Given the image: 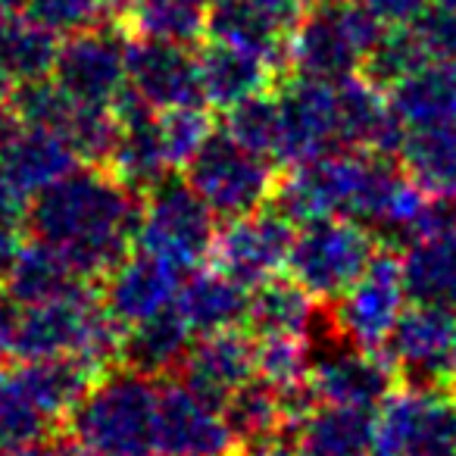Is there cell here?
Segmentation results:
<instances>
[{"instance_id":"cell-32","label":"cell","mask_w":456,"mask_h":456,"mask_svg":"<svg viewBox=\"0 0 456 456\" xmlns=\"http://www.w3.org/2000/svg\"><path fill=\"white\" fill-rule=\"evenodd\" d=\"M319 319L316 297L294 279H269L254 288L248 306V329L256 338L266 335H306Z\"/></svg>"},{"instance_id":"cell-15","label":"cell","mask_w":456,"mask_h":456,"mask_svg":"<svg viewBox=\"0 0 456 456\" xmlns=\"http://www.w3.org/2000/svg\"><path fill=\"white\" fill-rule=\"evenodd\" d=\"M385 354L394 360L406 385L453 387L456 310L431 304L403 310L385 341Z\"/></svg>"},{"instance_id":"cell-37","label":"cell","mask_w":456,"mask_h":456,"mask_svg":"<svg viewBox=\"0 0 456 456\" xmlns=\"http://www.w3.org/2000/svg\"><path fill=\"white\" fill-rule=\"evenodd\" d=\"M225 132L235 141H241L248 151L260 153V157L279 163L281 153V107L279 97L273 91L250 97V101L238 103V107L225 110Z\"/></svg>"},{"instance_id":"cell-10","label":"cell","mask_w":456,"mask_h":456,"mask_svg":"<svg viewBox=\"0 0 456 456\" xmlns=\"http://www.w3.org/2000/svg\"><path fill=\"white\" fill-rule=\"evenodd\" d=\"M128 47L132 32L116 20L78 28L60 41L51 78L72 103L113 110L128 88Z\"/></svg>"},{"instance_id":"cell-47","label":"cell","mask_w":456,"mask_h":456,"mask_svg":"<svg viewBox=\"0 0 456 456\" xmlns=\"http://www.w3.org/2000/svg\"><path fill=\"white\" fill-rule=\"evenodd\" d=\"M53 456H97V453H91V450L82 447L78 441H69V444H63V447H53Z\"/></svg>"},{"instance_id":"cell-19","label":"cell","mask_w":456,"mask_h":456,"mask_svg":"<svg viewBox=\"0 0 456 456\" xmlns=\"http://www.w3.org/2000/svg\"><path fill=\"white\" fill-rule=\"evenodd\" d=\"M128 88L157 113L203 103L197 53L172 41L134 38L128 47Z\"/></svg>"},{"instance_id":"cell-9","label":"cell","mask_w":456,"mask_h":456,"mask_svg":"<svg viewBox=\"0 0 456 456\" xmlns=\"http://www.w3.org/2000/svg\"><path fill=\"white\" fill-rule=\"evenodd\" d=\"M184 172L188 184L219 219H235L269 207L279 188V169L273 159L248 151L225 128L209 134Z\"/></svg>"},{"instance_id":"cell-29","label":"cell","mask_w":456,"mask_h":456,"mask_svg":"<svg viewBox=\"0 0 456 456\" xmlns=\"http://www.w3.org/2000/svg\"><path fill=\"white\" fill-rule=\"evenodd\" d=\"M57 53L60 35L32 20L26 10L0 16V82L16 88L47 78L57 63Z\"/></svg>"},{"instance_id":"cell-41","label":"cell","mask_w":456,"mask_h":456,"mask_svg":"<svg viewBox=\"0 0 456 456\" xmlns=\"http://www.w3.org/2000/svg\"><path fill=\"white\" fill-rule=\"evenodd\" d=\"M412 28L431 60H456V7L447 4H441L437 10L428 7L412 22Z\"/></svg>"},{"instance_id":"cell-39","label":"cell","mask_w":456,"mask_h":456,"mask_svg":"<svg viewBox=\"0 0 456 456\" xmlns=\"http://www.w3.org/2000/svg\"><path fill=\"white\" fill-rule=\"evenodd\" d=\"M159 132H163V144L166 153H169L172 169H184L213 134V122H209V113L203 110V103H194V107L163 110L159 113Z\"/></svg>"},{"instance_id":"cell-30","label":"cell","mask_w":456,"mask_h":456,"mask_svg":"<svg viewBox=\"0 0 456 456\" xmlns=\"http://www.w3.org/2000/svg\"><path fill=\"white\" fill-rule=\"evenodd\" d=\"M191 335H194L191 325L184 322L178 306H172V310L122 331V362L134 372L163 379L169 372H178L191 347Z\"/></svg>"},{"instance_id":"cell-1","label":"cell","mask_w":456,"mask_h":456,"mask_svg":"<svg viewBox=\"0 0 456 456\" xmlns=\"http://www.w3.org/2000/svg\"><path fill=\"white\" fill-rule=\"evenodd\" d=\"M138 191L107 166H78L28 203V235L57 248L85 281H103L134 248Z\"/></svg>"},{"instance_id":"cell-38","label":"cell","mask_w":456,"mask_h":456,"mask_svg":"<svg viewBox=\"0 0 456 456\" xmlns=\"http://www.w3.org/2000/svg\"><path fill=\"white\" fill-rule=\"evenodd\" d=\"M313 344L306 335H266L256 341V375L275 387H294L310 379Z\"/></svg>"},{"instance_id":"cell-18","label":"cell","mask_w":456,"mask_h":456,"mask_svg":"<svg viewBox=\"0 0 456 456\" xmlns=\"http://www.w3.org/2000/svg\"><path fill=\"white\" fill-rule=\"evenodd\" d=\"M281 107L279 163L297 166L331 151L338 141V88L335 82L297 76L275 85Z\"/></svg>"},{"instance_id":"cell-33","label":"cell","mask_w":456,"mask_h":456,"mask_svg":"<svg viewBox=\"0 0 456 456\" xmlns=\"http://www.w3.org/2000/svg\"><path fill=\"white\" fill-rule=\"evenodd\" d=\"M82 281L85 279L76 273V266L57 248L38 241V238H26L7 281H4V294L20 306H26L66 294L69 288L82 285Z\"/></svg>"},{"instance_id":"cell-43","label":"cell","mask_w":456,"mask_h":456,"mask_svg":"<svg viewBox=\"0 0 456 456\" xmlns=\"http://www.w3.org/2000/svg\"><path fill=\"white\" fill-rule=\"evenodd\" d=\"M385 28H406L428 10L431 0H360Z\"/></svg>"},{"instance_id":"cell-28","label":"cell","mask_w":456,"mask_h":456,"mask_svg":"<svg viewBox=\"0 0 456 456\" xmlns=\"http://www.w3.org/2000/svg\"><path fill=\"white\" fill-rule=\"evenodd\" d=\"M391 107L406 128L456 122V60H431L391 85Z\"/></svg>"},{"instance_id":"cell-16","label":"cell","mask_w":456,"mask_h":456,"mask_svg":"<svg viewBox=\"0 0 456 456\" xmlns=\"http://www.w3.org/2000/svg\"><path fill=\"white\" fill-rule=\"evenodd\" d=\"M159 456H238V437L222 406L197 397L184 381H163L157 403Z\"/></svg>"},{"instance_id":"cell-5","label":"cell","mask_w":456,"mask_h":456,"mask_svg":"<svg viewBox=\"0 0 456 456\" xmlns=\"http://www.w3.org/2000/svg\"><path fill=\"white\" fill-rule=\"evenodd\" d=\"M381 28L360 0H316L288 35V63L297 76L341 82L362 69L372 47L385 38Z\"/></svg>"},{"instance_id":"cell-27","label":"cell","mask_w":456,"mask_h":456,"mask_svg":"<svg viewBox=\"0 0 456 456\" xmlns=\"http://www.w3.org/2000/svg\"><path fill=\"white\" fill-rule=\"evenodd\" d=\"M175 306L194 335H213V331L241 329V322H248L250 294L219 269H194L178 291Z\"/></svg>"},{"instance_id":"cell-26","label":"cell","mask_w":456,"mask_h":456,"mask_svg":"<svg viewBox=\"0 0 456 456\" xmlns=\"http://www.w3.org/2000/svg\"><path fill=\"white\" fill-rule=\"evenodd\" d=\"M297 456H375L372 410L316 403L297 422Z\"/></svg>"},{"instance_id":"cell-24","label":"cell","mask_w":456,"mask_h":456,"mask_svg":"<svg viewBox=\"0 0 456 456\" xmlns=\"http://www.w3.org/2000/svg\"><path fill=\"white\" fill-rule=\"evenodd\" d=\"M197 66H200L203 101L219 110H232L263 91H273L279 82V66L273 60L216 38L200 45Z\"/></svg>"},{"instance_id":"cell-40","label":"cell","mask_w":456,"mask_h":456,"mask_svg":"<svg viewBox=\"0 0 456 456\" xmlns=\"http://www.w3.org/2000/svg\"><path fill=\"white\" fill-rule=\"evenodd\" d=\"M26 13L57 35H72L110 16L103 0H26Z\"/></svg>"},{"instance_id":"cell-23","label":"cell","mask_w":456,"mask_h":456,"mask_svg":"<svg viewBox=\"0 0 456 456\" xmlns=\"http://www.w3.org/2000/svg\"><path fill=\"white\" fill-rule=\"evenodd\" d=\"M338 88V141L354 151L400 153L406 126L397 119L391 101L366 76H347Z\"/></svg>"},{"instance_id":"cell-13","label":"cell","mask_w":456,"mask_h":456,"mask_svg":"<svg viewBox=\"0 0 456 456\" xmlns=\"http://www.w3.org/2000/svg\"><path fill=\"white\" fill-rule=\"evenodd\" d=\"M294 235V222L281 209L263 207L228 219V225L216 232L209 260L213 269L235 279L238 285L256 288L288 266Z\"/></svg>"},{"instance_id":"cell-2","label":"cell","mask_w":456,"mask_h":456,"mask_svg":"<svg viewBox=\"0 0 456 456\" xmlns=\"http://www.w3.org/2000/svg\"><path fill=\"white\" fill-rule=\"evenodd\" d=\"M101 375L82 360H0V447L51 441Z\"/></svg>"},{"instance_id":"cell-36","label":"cell","mask_w":456,"mask_h":456,"mask_svg":"<svg viewBox=\"0 0 456 456\" xmlns=\"http://www.w3.org/2000/svg\"><path fill=\"white\" fill-rule=\"evenodd\" d=\"M222 412H225L228 425H232V431H235L238 444L266 437L269 431L291 422V419H288V410H285V391L275 387L273 381H266L263 375L260 379H250L248 385L238 387V391L225 400Z\"/></svg>"},{"instance_id":"cell-8","label":"cell","mask_w":456,"mask_h":456,"mask_svg":"<svg viewBox=\"0 0 456 456\" xmlns=\"http://www.w3.org/2000/svg\"><path fill=\"white\" fill-rule=\"evenodd\" d=\"M313 366L310 385L316 391L319 403L360 406L375 410L397 387V366L379 347L354 344L335 329L331 316H319L310 331Z\"/></svg>"},{"instance_id":"cell-49","label":"cell","mask_w":456,"mask_h":456,"mask_svg":"<svg viewBox=\"0 0 456 456\" xmlns=\"http://www.w3.org/2000/svg\"><path fill=\"white\" fill-rule=\"evenodd\" d=\"M20 10H26V0H0V16L20 13Z\"/></svg>"},{"instance_id":"cell-22","label":"cell","mask_w":456,"mask_h":456,"mask_svg":"<svg viewBox=\"0 0 456 456\" xmlns=\"http://www.w3.org/2000/svg\"><path fill=\"white\" fill-rule=\"evenodd\" d=\"M178 273L151 254H128L103 279L101 297L122 331L172 310L178 300Z\"/></svg>"},{"instance_id":"cell-44","label":"cell","mask_w":456,"mask_h":456,"mask_svg":"<svg viewBox=\"0 0 456 456\" xmlns=\"http://www.w3.org/2000/svg\"><path fill=\"white\" fill-rule=\"evenodd\" d=\"M16 331H20V304L0 294V360H13Z\"/></svg>"},{"instance_id":"cell-20","label":"cell","mask_w":456,"mask_h":456,"mask_svg":"<svg viewBox=\"0 0 456 456\" xmlns=\"http://www.w3.org/2000/svg\"><path fill=\"white\" fill-rule=\"evenodd\" d=\"M113 113L119 119V134L103 166L128 188L147 194L172 172L163 132H159V113L147 107L132 88H126V94L116 101Z\"/></svg>"},{"instance_id":"cell-21","label":"cell","mask_w":456,"mask_h":456,"mask_svg":"<svg viewBox=\"0 0 456 456\" xmlns=\"http://www.w3.org/2000/svg\"><path fill=\"white\" fill-rule=\"evenodd\" d=\"M178 372L197 397L225 406V400L256 375V341L244 329L203 335L188 347Z\"/></svg>"},{"instance_id":"cell-25","label":"cell","mask_w":456,"mask_h":456,"mask_svg":"<svg viewBox=\"0 0 456 456\" xmlns=\"http://www.w3.org/2000/svg\"><path fill=\"white\" fill-rule=\"evenodd\" d=\"M291 28L260 0H213L207 10V38L244 47L250 53L288 63Z\"/></svg>"},{"instance_id":"cell-50","label":"cell","mask_w":456,"mask_h":456,"mask_svg":"<svg viewBox=\"0 0 456 456\" xmlns=\"http://www.w3.org/2000/svg\"><path fill=\"white\" fill-rule=\"evenodd\" d=\"M453 381H456V354H453Z\"/></svg>"},{"instance_id":"cell-34","label":"cell","mask_w":456,"mask_h":456,"mask_svg":"<svg viewBox=\"0 0 456 456\" xmlns=\"http://www.w3.org/2000/svg\"><path fill=\"white\" fill-rule=\"evenodd\" d=\"M400 163L428 194H456V122L406 128Z\"/></svg>"},{"instance_id":"cell-48","label":"cell","mask_w":456,"mask_h":456,"mask_svg":"<svg viewBox=\"0 0 456 456\" xmlns=\"http://www.w3.org/2000/svg\"><path fill=\"white\" fill-rule=\"evenodd\" d=\"M132 4H134V0H103V7H107L110 16H126Z\"/></svg>"},{"instance_id":"cell-42","label":"cell","mask_w":456,"mask_h":456,"mask_svg":"<svg viewBox=\"0 0 456 456\" xmlns=\"http://www.w3.org/2000/svg\"><path fill=\"white\" fill-rule=\"evenodd\" d=\"M26 232H28V209L16 207L10 200H0V288H4L10 269H13L16 254L26 244Z\"/></svg>"},{"instance_id":"cell-46","label":"cell","mask_w":456,"mask_h":456,"mask_svg":"<svg viewBox=\"0 0 456 456\" xmlns=\"http://www.w3.org/2000/svg\"><path fill=\"white\" fill-rule=\"evenodd\" d=\"M0 456H53L45 444H22V447H0Z\"/></svg>"},{"instance_id":"cell-6","label":"cell","mask_w":456,"mask_h":456,"mask_svg":"<svg viewBox=\"0 0 456 456\" xmlns=\"http://www.w3.org/2000/svg\"><path fill=\"white\" fill-rule=\"evenodd\" d=\"M216 213L188 184V178L166 175L147 191L141 203V222L134 248L172 266L175 273H194L213 254Z\"/></svg>"},{"instance_id":"cell-11","label":"cell","mask_w":456,"mask_h":456,"mask_svg":"<svg viewBox=\"0 0 456 456\" xmlns=\"http://www.w3.org/2000/svg\"><path fill=\"white\" fill-rule=\"evenodd\" d=\"M375 456H456L453 387L394 391L375 416Z\"/></svg>"},{"instance_id":"cell-4","label":"cell","mask_w":456,"mask_h":456,"mask_svg":"<svg viewBox=\"0 0 456 456\" xmlns=\"http://www.w3.org/2000/svg\"><path fill=\"white\" fill-rule=\"evenodd\" d=\"M157 403V379L128 366L110 369L69 416V435L97 456H159Z\"/></svg>"},{"instance_id":"cell-12","label":"cell","mask_w":456,"mask_h":456,"mask_svg":"<svg viewBox=\"0 0 456 456\" xmlns=\"http://www.w3.org/2000/svg\"><path fill=\"white\" fill-rule=\"evenodd\" d=\"M372 151H325L306 163L291 166L285 178H279L273 207L281 209L291 222H310L322 216H350L366 184Z\"/></svg>"},{"instance_id":"cell-45","label":"cell","mask_w":456,"mask_h":456,"mask_svg":"<svg viewBox=\"0 0 456 456\" xmlns=\"http://www.w3.org/2000/svg\"><path fill=\"white\" fill-rule=\"evenodd\" d=\"M20 119L13 113V103H10V91H0V147L7 144V138L16 132Z\"/></svg>"},{"instance_id":"cell-3","label":"cell","mask_w":456,"mask_h":456,"mask_svg":"<svg viewBox=\"0 0 456 456\" xmlns=\"http://www.w3.org/2000/svg\"><path fill=\"white\" fill-rule=\"evenodd\" d=\"M13 360H82L110 372L122 360V329L107 313L94 281L41 304L20 306Z\"/></svg>"},{"instance_id":"cell-31","label":"cell","mask_w":456,"mask_h":456,"mask_svg":"<svg viewBox=\"0 0 456 456\" xmlns=\"http://www.w3.org/2000/svg\"><path fill=\"white\" fill-rule=\"evenodd\" d=\"M403 281L416 304L456 310V228L406 244Z\"/></svg>"},{"instance_id":"cell-35","label":"cell","mask_w":456,"mask_h":456,"mask_svg":"<svg viewBox=\"0 0 456 456\" xmlns=\"http://www.w3.org/2000/svg\"><path fill=\"white\" fill-rule=\"evenodd\" d=\"M207 0H134L128 7L132 38L172 41V45H200L207 38Z\"/></svg>"},{"instance_id":"cell-14","label":"cell","mask_w":456,"mask_h":456,"mask_svg":"<svg viewBox=\"0 0 456 456\" xmlns=\"http://www.w3.org/2000/svg\"><path fill=\"white\" fill-rule=\"evenodd\" d=\"M406 297L410 294L400 256H394L391 250H379L366 273L338 297L329 316L347 341L362 347H385L397 319L403 316Z\"/></svg>"},{"instance_id":"cell-7","label":"cell","mask_w":456,"mask_h":456,"mask_svg":"<svg viewBox=\"0 0 456 456\" xmlns=\"http://www.w3.org/2000/svg\"><path fill=\"white\" fill-rule=\"evenodd\" d=\"M379 235L350 216L304 222L291 244L288 273L316 300H338L379 254Z\"/></svg>"},{"instance_id":"cell-17","label":"cell","mask_w":456,"mask_h":456,"mask_svg":"<svg viewBox=\"0 0 456 456\" xmlns=\"http://www.w3.org/2000/svg\"><path fill=\"white\" fill-rule=\"evenodd\" d=\"M78 163L82 157L60 132L20 122L0 147V200L28 209L35 197L76 172Z\"/></svg>"}]
</instances>
